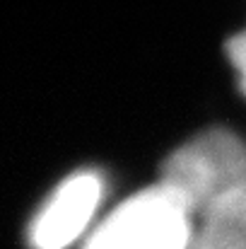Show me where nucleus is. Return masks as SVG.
Returning a JSON list of instances; mask_svg holds the SVG:
<instances>
[{
  "instance_id": "nucleus-2",
  "label": "nucleus",
  "mask_w": 246,
  "mask_h": 249,
  "mask_svg": "<svg viewBox=\"0 0 246 249\" xmlns=\"http://www.w3.org/2000/svg\"><path fill=\"white\" fill-rule=\"evenodd\" d=\"M191 211L155 184L116 206L82 249H191Z\"/></svg>"
},
{
  "instance_id": "nucleus-5",
  "label": "nucleus",
  "mask_w": 246,
  "mask_h": 249,
  "mask_svg": "<svg viewBox=\"0 0 246 249\" xmlns=\"http://www.w3.org/2000/svg\"><path fill=\"white\" fill-rule=\"evenodd\" d=\"M227 56L239 75V89L246 97V29L234 34L230 41H227Z\"/></svg>"
},
{
  "instance_id": "nucleus-4",
  "label": "nucleus",
  "mask_w": 246,
  "mask_h": 249,
  "mask_svg": "<svg viewBox=\"0 0 246 249\" xmlns=\"http://www.w3.org/2000/svg\"><path fill=\"white\" fill-rule=\"evenodd\" d=\"M191 249H246V191L200 215Z\"/></svg>"
},
{
  "instance_id": "nucleus-3",
  "label": "nucleus",
  "mask_w": 246,
  "mask_h": 249,
  "mask_svg": "<svg viewBox=\"0 0 246 249\" xmlns=\"http://www.w3.org/2000/svg\"><path fill=\"white\" fill-rule=\"evenodd\" d=\"M104 198V179L99 172L82 169L63 179L29 223L32 249L70 247L92 223Z\"/></svg>"
},
{
  "instance_id": "nucleus-1",
  "label": "nucleus",
  "mask_w": 246,
  "mask_h": 249,
  "mask_svg": "<svg viewBox=\"0 0 246 249\" xmlns=\"http://www.w3.org/2000/svg\"><path fill=\"white\" fill-rule=\"evenodd\" d=\"M164 184L191 215L246 191V143L225 128L205 131L176 148L162 165Z\"/></svg>"
}]
</instances>
